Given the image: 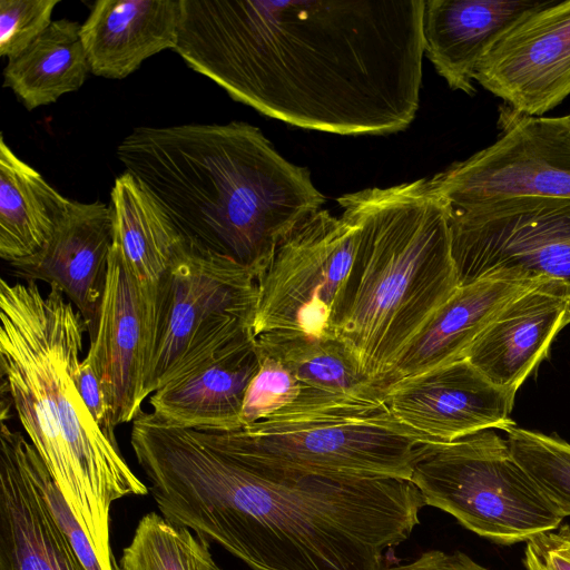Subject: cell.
Here are the masks:
<instances>
[{
	"label": "cell",
	"mask_w": 570,
	"mask_h": 570,
	"mask_svg": "<svg viewBox=\"0 0 570 570\" xmlns=\"http://www.w3.org/2000/svg\"><path fill=\"white\" fill-rule=\"evenodd\" d=\"M449 216L460 286L490 277L570 285V198L515 196L449 207Z\"/></svg>",
	"instance_id": "obj_9"
},
{
	"label": "cell",
	"mask_w": 570,
	"mask_h": 570,
	"mask_svg": "<svg viewBox=\"0 0 570 570\" xmlns=\"http://www.w3.org/2000/svg\"><path fill=\"white\" fill-rule=\"evenodd\" d=\"M386 570H489L461 551L429 550L409 563Z\"/></svg>",
	"instance_id": "obj_33"
},
{
	"label": "cell",
	"mask_w": 570,
	"mask_h": 570,
	"mask_svg": "<svg viewBox=\"0 0 570 570\" xmlns=\"http://www.w3.org/2000/svg\"><path fill=\"white\" fill-rule=\"evenodd\" d=\"M411 481L425 505L498 544L527 542L563 521L492 429L421 443Z\"/></svg>",
	"instance_id": "obj_7"
},
{
	"label": "cell",
	"mask_w": 570,
	"mask_h": 570,
	"mask_svg": "<svg viewBox=\"0 0 570 570\" xmlns=\"http://www.w3.org/2000/svg\"><path fill=\"white\" fill-rule=\"evenodd\" d=\"M136 459L163 517L252 570H386L383 553L410 537L425 505L411 480L254 464L165 423Z\"/></svg>",
	"instance_id": "obj_2"
},
{
	"label": "cell",
	"mask_w": 570,
	"mask_h": 570,
	"mask_svg": "<svg viewBox=\"0 0 570 570\" xmlns=\"http://www.w3.org/2000/svg\"><path fill=\"white\" fill-rule=\"evenodd\" d=\"M259 366L256 335L248 328L175 373L149 396L151 413L175 428L238 430L245 395Z\"/></svg>",
	"instance_id": "obj_16"
},
{
	"label": "cell",
	"mask_w": 570,
	"mask_h": 570,
	"mask_svg": "<svg viewBox=\"0 0 570 570\" xmlns=\"http://www.w3.org/2000/svg\"><path fill=\"white\" fill-rule=\"evenodd\" d=\"M569 297V284L539 279L497 314L464 358L494 385L517 392L568 324Z\"/></svg>",
	"instance_id": "obj_18"
},
{
	"label": "cell",
	"mask_w": 570,
	"mask_h": 570,
	"mask_svg": "<svg viewBox=\"0 0 570 570\" xmlns=\"http://www.w3.org/2000/svg\"><path fill=\"white\" fill-rule=\"evenodd\" d=\"M515 391L491 383L466 358L399 381L383 392L393 417L426 442H451L514 425Z\"/></svg>",
	"instance_id": "obj_13"
},
{
	"label": "cell",
	"mask_w": 570,
	"mask_h": 570,
	"mask_svg": "<svg viewBox=\"0 0 570 570\" xmlns=\"http://www.w3.org/2000/svg\"><path fill=\"white\" fill-rule=\"evenodd\" d=\"M112 246V212L101 202L71 203L47 245L11 264L24 281H42L58 289L95 333Z\"/></svg>",
	"instance_id": "obj_17"
},
{
	"label": "cell",
	"mask_w": 570,
	"mask_h": 570,
	"mask_svg": "<svg viewBox=\"0 0 570 570\" xmlns=\"http://www.w3.org/2000/svg\"><path fill=\"white\" fill-rule=\"evenodd\" d=\"M60 0H0V55L23 52L52 22Z\"/></svg>",
	"instance_id": "obj_29"
},
{
	"label": "cell",
	"mask_w": 570,
	"mask_h": 570,
	"mask_svg": "<svg viewBox=\"0 0 570 570\" xmlns=\"http://www.w3.org/2000/svg\"><path fill=\"white\" fill-rule=\"evenodd\" d=\"M109 205L112 212V248L120 254L137 281L146 307L151 348L158 293L183 242L130 174L125 171L115 179Z\"/></svg>",
	"instance_id": "obj_22"
},
{
	"label": "cell",
	"mask_w": 570,
	"mask_h": 570,
	"mask_svg": "<svg viewBox=\"0 0 570 570\" xmlns=\"http://www.w3.org/2000/svg\"><path fill=\"white\" fill-rule=\"evenodd\" d=\"M425 0H180L175 51L234 100L337 135L407 128Z\"/></svg>",
	"instance_id": "obj_1"
},
{
	"label": "cell",
	"mask_w": 570,
	"mask_h": 570,
	"mask_svg": "<svg viewBox=\"0 0 570 570\" xmlns=\"http://www.w3.org/2000/svg\"><path fill=\"white\" fill-rule=\"evenodd\" d=\"M320 209L275 250L258 278L253 330L334 337V315L355 256L360 226L342 209Z\"/></svg>",
	"instance_id": "obj_10"
},
{
	"label": "cell",
	"mask_w": 570,
	"mask_h": 570,
	"mask_svg": "<svg viewBox=\"0 0 570 570\" xmlns=\"http://www.w3.org/2000/svg\"><path fill=\"white\" fill-rule=\"evenodd\" d=\"M72 200L59 194L0 138V256L10 265L49 242Z\"/></svg>",
	"instance_id": "obj_23"
},
{
	"label": "cell",
	"mask_w": 570,
	"mask_h": 570,
	"mask_svg": "<svg viewBox=\"0 0 570 570\" xmlns=\"http://www.w3.org/2000/svg\"><path fill=\"white\" fill-rule=\"evenodd\" d=\"M258 278L229 259L183 244L158 293L145 391L253 328Z\"/></svg>",
	"instance_id": "obj_8"
},
{
	"label": "cell",
	"mask_w": 570,
	"mask_h": 570,
	"mask_svg": "<svg viewBox=\"0 0 570 570\" xmlns=\"http://www.w3.org/2000/svg\"><path fill=\"white\" fill-rule=\"evenodd\" d=\"M114 570H121L118 563L114 562Z\"/></svg>",
	"instance_id": "obj_35"
},
{
	"label": "cell",
	"mask_w": 570,
	"mask_h": 570,
	"mask_svg": "<svg viewBox=\"0 0 570 570\" xmlns=\"http://www.w3.org/2000/svg\"><path fill=\"white\" fill-rule=\"evenodd\" d=\"M116 155L185 247L237 263L257 278L325 203L307 168L243 121L137 127Z\"/></svg>",
	"instance_id": "obj_3"
},
{
	"label": "cell",
	"mask_w": 570,
	"mask_h": 570,
	"mask_svg": "<svg viewBox=\"0 0 570 570\" xmlns=\"http://www.w3.org/2000/svg\"><path fill=\"white\" fill-rule=\"evenodd\" d=\"M35 446L1 419L0 570H86L37 480Z\"/></svg>",
	"instance_id": "obj_15"
},
{
	"label": "cell",
	"mask_w": 570,
	"mask_h": 570,
	"mask_svg": "<svg viewBox=\"0 0 570 570\" xmlns=\"http://www.w3.org/2000/svg\"><path fill=\"white\" fill-rule=\"evenodd\" d=\"M213 570H222V569L217 564H215Z\"/></svg>",
	"instance_id": "obj_36"
},
{
	"label": "cell",
	"mask_w": 570,
	"mask_h": 570,
	"mask_svg": "<svg viewBox=\"0 0 570 570\" xmlns=\"http://www.w3.org/2000/svg\"><path fill=\"white\" fill-rule=\"evenodd\" d=\"M33 470L49 509L86 570H102L94 547L66 503L37 450L32 454Z\"/></svg>",
	"instance_id": "obj_30"
},
{
	"label": "cell",
	"mask_w": 570,
	"mask_h": 570,
	"mask_svg": "<svg viewBox=\"0 0 570 570\" xmlns=\"http://www.w3.org/2000/svg\"><path fill=\"white\" fill-rule=\"evenodd\" d=\"M567 320H568V323H570V297H569V303H568Z\"/></svg>",
	"instance_id": "obj_34"
},
{
	"label": "cell",
	"mask_w": 570,
	"mask_h": 570,
	"mask_svg": "<svg viewBox=\"0 0 570 570\" xmlns=\"http://www.w3.org/2000/svg\"><path fill=\"white\" fill-rule=\"evenodd\" d=\"M525 570H570V525L542 532L525 542Z\"/></svg>",
	"instance_id": "obj_31"
},
{
	"label": "cell",
	"mask_w": 570,
	"mask_h": 570,
	"mask_svg": "<svg viewBox=\"0 0 570 570\" xmlns=\"http://www.w3.org/2000/svg\"><path fill=\"white\" fill-rule=\"evenodd\" d=\"M547 1L425 0L424 53L452 90L472 96L476 68L520 19Z\"/></svg>",
	"instance_id": "obj_19"
},
{
	"label": "cell",
	"mask_w": 570,
	"mask_h": 570,
	"mask_svg": "<svg viewBox=\"0 0 570 570\" xmlns=\"http://www.w3.org/2000/svg\"><path fill=\"white\" fill-rule=\"evenodd\" d=\"M180 0H97L81 24L91 73L124 79L149 57L175 49Z\"/></svg>",
	"instance_id": "obj_21"
},
{
	"label": "cell",
	"mask_w": 570,
	"mask_h": 570,
	"mask_svg": "<svg viewBox=\"0 0 570 570\" xmlns=\"http://www.w3.org/2000/svg\"><path fill=\"white\" fill-rule=\"evenodd\" d=\"M149 348L147 313L137 281L111 246L97 326L86 356L100 377L115 426L141 413L148 397Z\"/></svg>",
	"instance_id": "obj_14"
},
{
	"label": "cell",
	"mask_w": 570,
	"mask_h": 570,
	"mask_svg": "<svg viewBox=\"0 0 570 570\" xmlns=\"http://www.w3.org/2000/svg\"><path fill=\"white\" fill-rule=\"evenodd\" d=\"M81 315L58 289L0 282V368L11 406L89 538L102 570H114L111 504L145 495L118 443L94 421L76 384Z\"/></svg>",
	"instance_id": "obj_4"
},
{
	"label": "cell",
	"mask_w": 570,
	"mask_h": 570,
	"mask_svg": "<svg viewBox=\"0 0 570 570\" xmlns=\"http://www.w3.org/2000/svg\"><path fill=\"white\" fill-rule=\"evenodd\" d=\"M259 354V370L252 380L244 400L243 426L273 417H288L361 402L380 401L352 397L312 386L274 357L261 350Z\"/></svg>",
	"instance_id": "obj_26"
},
{
	"label": "cell",
	"mask_w": 570,
	"mask_h": 570,
	"mask_svg": "<svg viewBox=\"0 0 570 570\" xmlns=\"http://www.w3.org/2000/svg\"><path fill=\"white\" fill-rule=\"evenodd\" d=\"M81 24L59 19L3 69L10 88L28 110L56 102L78 90L90 70Z\"/></svg>",
	"instance_id": "obj_24"
},
{
	"label": "cell",
	"mask_w": 570,
	"mask_h": 570,
	"mask_svg": "<svg viewBox=\"0 0 570 570\" xmlns=\"http://www.w3.org/2000/svg\"><path fill=\"white\" fill-rule=\"evenodd\" d=\"M76 384L94 421L109 439L117 442L115 435L116 426L111 421L100 377L92 362L87 356L79 363L76 373Z\"/></svg>",
	"instance_id": "obj_32"
},
{
	"label": "cell",
	"mask_w": 570,
	"mask_h": 570,
	"mask_svg": "<svg viewBox=\"0 0 570 570\" xmlns=\"http://www.w3.org/2000/svg\"><path fill=\"white\" fill-rule=\"evenodd\" d=\"M121 570H213L208 541L156 512L144 515L119 560Z\"/></svg>",
	"instance_id": "obj_27"
},
{
	"label": "cell",
	"mask_w": 570,
	"mask_h": 570,
	"mask_svg": "<svg viewBox=\"0 0 570 570\" xmlns=\"http://www.w3.org/2000/svg\"><path fill=\"white\" fill-rule=\"evenodd\" d=\"M494 142L430 183L450 208L515 196L570 198V115L532 117L502 108Z\"/></svg>",
	"instance_id": "obj_11"
},
{
	"label": "cell",
	"mask_w": 570,
	"mask_h": 570,
	"mask_svg": "<svg viewBox=\"0 0 570 570\" xmlns=\"http://www.w3.org/2000/svg\"><path fill=\"white\" fill-rule=\"evenodd\" d=\"M505 432L519 465L558 514L570 517V443L515 424Z\"/></svg>",
	"instance_id": "obj_28"
},
{
	"label": "cell",
	"mask_w": 570,
	"mask_h": 570,
	"mask_svg": "<svg viewBox=\"0 0 570 570\" xmlns=\"http://www.w3.org/2000/svg\"><path fill=\"white\" fill-rule=\"evenodd\" d=\"M474 80L513 111L532 117L570 95V0L515 22L484 55Z\"/></svg>",
	"instance_id": "obj_12"
},
{
	"label": "cell",
	"mask_w": 570,
	"mask_h": 570,
	"mask_svg": "<svg viewBox=\"0 0 570 570\" xmlns=\"http://www.w3.org/2000/svg\"><path fill=\"white\" fill-rule=\"evenodd\" d=\"M539 279L490 277L459 286L401 352L381 382L382 395L399 381L464 358L497 314Z\"/></svg>",
	"instance_id": "obj_20"
},
{
	"label": "cell",
	"mask_w": 570,
	"mask_h": 570,
	"mask_svg": "<svg viewBox=\"0 0 570 570\" xmlns=\"http://www.w3.org/2000/svg\"><path fill=\"white\" fill-rule=\"evenodd\" d=\"M256 341L263 353L312 386L357 399L383 400L381 391L360 372L354 357L336 336L266 332L257 335Z\"/></svg>",
	"instance_id": "obj_25"
},
{
	"label": "cell",
	"mask_w": 570,
	"mask_h": 570,
	"mask_svg": "<svg viewBox=\"0 0 570 570\" xmlns=\"http://www.w3.org/2000/svg\"><path fill=\"white\" fill-rule=\"evenodd\" d=\"M337 202L358 223L360 237L334 315L335 336L381 391L407 343L460 286L449 207L425 178Z\"/></svg>",
	"instance_id": "obj_5"
},
{
	"label": "cell",
	"mask_w": 570,
	"mask_h": 570,
	"mask_svg": "<svg viewBox=\"0 0 570 570\" xmlns=\"http://www.w3.org/2000/svg\"><path fill=\"white\" fill-rule=\"evenodd\" d=\"M212 446L245 462L313 474L411 480L421 443L383 400L203 432Z\"/></svg>",
	"instance_id": "obj_6"
}]
</instances>
